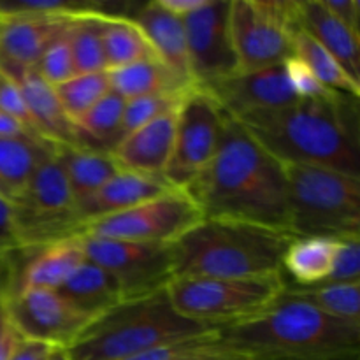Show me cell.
<instances>
[{
    "label": "cell",
    "mask_w": 360,
    "mask_h": 360,
    "mask_svg": "<svg viewBox=\"0 0 360 360\" xmlns=\"http://www.w3.org/2000/svg\"><path fill=\"white\" fill-rule=\"evenodd\" d=\"M183 192L197 204L204 218L288 232L285 165L229 115L217 153Z\"/></svg>",
    "instance_id": "1"
},
{
    "label": "cell",
    "mask_w": 360,
    "mask_h": 360,
    "mask_svg": "<svg viewBox=\"0 0 360 360\" xmlns=\"http://www.w3.org/2000/svg\"><path fill=\"white\" fill-rule=\"evenodd\" d=\"M357 102L343 94L299 98L238 122L283 165H319L360 178Z\"/></svg>",
    "instance_id": "2"
},
{
    "label": "cell",
    "mask_w": 360,
    "mask_h": 360,
    "mask_svg": "<svg viewBox=\"0 0 360 360\" xmlns=\"http://www.w3.org/2000/svg\"><path fill=\"white\" fill-rule=\"evenodd\" d=\"M217 345L246 360H360V323L326 315L285 287L262 313L218 329Z\"/></svg>",
    "instance_id": "3"
},
{
    "label": "cell",
    "mask_w": 360,
    "mask_h": 360,
    "mask_svg": "<svg viewBox=\"0 0 360 360\" xmlns=\"http://www.w3.org/2000/svg\"><path fill=\"white\" fill-rule=\"evenodd\" d=\"M292 238L276 229L204 218L174 243L176 278L278 276Z\"/></svg>",
    "instance_id": "4"
},
{
    "label": "cell",
    "mask_w": 360,
    "mask_h": 360,
    "mask_svg": "<svg viewBox=\"0 0 360 360\" xmlns=\"http://www.w3.org/2000/svg\"><path fill=\"white\" fill-rule=\"evenodd\" d=\"M217 330L179 315L165 288L146 297L125 299L98 315L65 350L70 360H123Z\"/></svg>",
    "instance_id": "5"
},
{
    "label": "cell",
    "mask_w": 360,
    "mask_h": 360,
    "mask_svg": "<svg viewBox=\"0 0 360 360\" xmlns=\"http://www.w3.org/2000/svg\"><path fill=\"white\" fill-rule=\"evenodd\" d=\"M294 238H360V178L319 165H285Z\"/></svg>",
    "instance_id": "6"
},
{
    "label": "cell",
    "mask_w": 360,
    "mask_h": 360,
    "mask_svg": "<svg viewBox=\"0 0 360 360\" xmlns=\"http://www.w3.org/2000/svg\"><path fill=\"white\" fill-rule=\"evenodd\" d=\"M283 274L266 278H176L167 295L179 315L211 329L259 315L285 292Z\"/></svg>",
    "instance_id": "7"
},
{
    "label": "cell",
    "mask_w": 360,
    "mask_h": 360,
    "mask_svg": "<svg viewBox=\"0 0 360 360\" xmlns=\"http://www.w3.org/2000/svg\"><path fill=\"white\" fill-rule=\"evenodd\" d=\"M297 0H231L229 30L238 70L264 69L292 56Z\"/></svg>",
    "instance_id": "8"
},
{
    "label": "cell",
    "mask_w": 360,
    "mask_h": 360,
    "mask_svg": "<svg viewBox=\"0 0 360 360\" xmlns=\"http://www.w3.org/2000/svg\"><path fill=\"white\" fill-rule=\"evenodd\" d=\"M13 204L21 250H37L58 239L77 236L76 202L55 148L37 165Z\"/></svg>",
    "instance_id": "9"
},
{
    "label": "cell",
    "mask_w": 360,
    "mask_h": 360,
    "mask_svg": "<svg viewBox=\"0 0 360 360\" xmlns=\"http://www.w3.org/2000/svg\"><path fill=\"white\" fill-rule=\"evenodd\" d=\"M227 112L202 88L192 86L176 111L174 144L164 178L172 188L185 190L204 171L220 146Z\"/></svg>",
    "instance_id": "10"
},
{
    "label": "cell",
    "mask_w": 360,
    "mask_h": 360,
    "mask_svg": "<svg viewBox=\"0 0 360 360\" xmlns=\"http://www.w3.org/2000/svg\"><path fill=\"white\" fill-rule=\"evenodd\" d=\"M202 220V211L183 190H171L122 213L88 221L77 229V234L115 241L174 245Z\"/></svg>",
    "instance_id": "11"
},
{
    "label": "cell",
    "mask_w": 360,
    "mask_h": 360,
    "mask_svg": "<svg viewBox=\"0 0 360 360\" xmlns=\"http://www.w3.org/2000/svg\"><path fill=\"white\" fill-rule=\"evenodd\" d=\"M86 259L108 271L123 297L137 299L165 290L176 278L174 245L115 241L81 236Z\"/></svg>",
    "instance_id": "12"
},
{
    "label": "cell",
    "mask_w": 360,
    "mask_h": 360,
    "mask_svg": "<svg viewBox=\"0 0 360 360\" xmlns=\"http://www.w3.org/2000/svg\"><path fill=\"white\" fill-rule=\"evenodd\" d=\"M231 0H206L202 7L181 18L193 86L211 84L238 72V60L229 30Z\"/></svg>",
    "instance_id": "13"
},
{
    "label": "cell",
    "mask_w": 360,
    "mask_h": 360,
    "mask_svg": "<svg viewBox=\"0 0 360 360\" xmlns=\"http://www.w3.org/2000/svg\"><path fill=\"white\" fill-rule=\"evenodd\" d=\"M4 309L23 340L55 348H69L91 322L90 316L74 308L58 290L46 288L16 290Z\"/></svg>",
    "instance_id": "14"
},
{
    "label": "cell",
    "mask_w": 360,
    "mask_h": 360,
    "mask_svg": "<svg viewBox=\"0 0 360 360\" xmlns=\"http://www.w3.org/2000/svg\"><path fill=\"white\" fill-rule=\"evenodd\" d=\"M202 90L213 95L220 108L236 120L276 111L299 101L288 83L283 63L248 72L238 70Z\"/></svg>",
    "instance_id": "15"
},
{
    "label": "cell",
    "mask_w": 360,
    "mask_h": 360,
    "mask_svg": "<svg viewBox=\"0 0 360 360\" xmlns=\"http://www.w3.org/2000/svg\"><path fill=\"white\" fill-rule=\"evenodd\" d=\"M70 18L0 14V74L20 83L37 69L42 55L65 32Z\"/></svg>",
    "instance_id": "16"
},
{
    "label": "cell",
    "mask_w": 360,
    "mask_h": 360,
    "mask_svg": "<svg viewBox=\"0 0 360 360\" xmlns=\"http://www.w3.org/2000/svg\"><path fill=\"white\" fill-rule=\"evenodd\" d=\"M171 190L176 188H172L164 178H155V176L122 169L97 192L77 204L76 211H74L77 229L88 221L122 213V211L139 206L146 200L157 199Z\"/></svg>",
    "instance_id": "17"
},
{
    "label": "cell",
    "mask_w": 360,
    "mask_h": 360,
    "mask_svg": "<svg viewBox=\"0 0 360 360\" xmlns=\"http://www.w3.org/2000/svg\"><path fill=\"white\" fill-rule=\"evenodd\" d=\"M176 111L178 109L165 112L123 137L111 150V155L120 167L125 171L164 178L174 144Z\"/></svg>",
    "instance_id": "18"
},
{
    "label": "cell",
    "mask_w": 360,
    "mask_h": 360,
    "mask_svg": "<svg viewBox=\"0 0 360 360\" xmlns=\"http://www.w3.org/2000/svg\"><path fill=\"white\" fill-rule=\"evenodd\" d=\"M32 252L34 253L28 255L23 262L21 259L23 250H21L16 290L21 288L58 290L86 262V253L79 234L58 239Z\"/></svg>",
    "instance_id": "19"
},
{
    "label": "cell",
    "mask_w": 360,
    "mask_h": 360,
    "mask_svg": "<svg viewBox=\"0 0 360 360\" xmlns=\"http://www.w3.org/2000/svg\"><path fill=\"white\" fill-rule=\"evenodd\" d=\"M299 28L330 53L360 83V37L326 9L322 0L299 2Z\"/></svg>",
    "instance_id": "20"
},
{
    "label": "cell",
    "mask_w": 360,
    "mask_h": 360,
    "mask_svg": "<svg viewBox=\"0 0 360 360\" xmlns=\"http://www.w3.org/2000/svg\"><path fill=\"white\" fill-rule=\"evenodd\" d=\"M25 104L28 108L34 132L42 141L55 146H74L79 144L76 129L63 111L56 91L46 83L37 70H30L21 77L20 83Z\"/></svg>",
    "instance_id": "21"
},
{
    "label": "cell",
    "mask_w": 360,
    "mask_h": 360,
    "mask_svg": "<svg viewBox=\"0 0 360 360\" xmlns=\"http://www.w3.org/2000/svg\"><path fill=\"white\" fill-rule=\"evenodd\" d=\"M134 20L146 35L157 58L186 83L193 84L192 76H190L188 51H186V37L181 18L167 13L155 0V2L146 4Z\"/></svg>",
    "instance_id": "22"
},
{
    "label": "cell",
    "mask_w": 360,
    "mask_h": 360,
    "mask_svg": "<svg viewBox=\"0 0 360 360\" xmlns=\"http://www.w3.org/2000/svg\"><path fill=\"white\" fill-rule=\"evenodd\" d=\"M55 153L65 172L76 206L97 192L116 172L122 171L111 151L74 144V146H55Z\"/></svg>",
    "instance_id": "23"
},
{
    "label": "cell",
    "mask_w": 360,
    "mask_h": 360,
    "mask_svg": "<svg viewBox=\"0 0 360 360\" xmlns=\"http://www.w3.org/2000/svg\"><path fill=\"white\" fill-rule=\"evenodd\" d=\"M58 292L74 308L90 316L91 320L125 301L118 281L108 271L88 259L58 288Z\"/></svg>",
    "instance_id": "24"
},
{
    "label": "cell",
    "mask_w": 360,
    "mask_h": 360,
    "mask_svg": "<svg viewBox=\"0 0 360 360\" xmlns=\"http://www.w3.org/2000/svg\"><path fill=\"white\" fill-rule=\"evenodd\" d=\"M338 243L333 238H292L283 257V278L294 287L327 283ZM288 285V283H287Z\"/></svg>",
    "instance_id": "25"
},
{
    "label": "cell",
    "mask_w": 360,
    "mask_h": 360,
    "mask_svg": "<svg viewBox=\"0 0 360 360\" xmlns=\"http://www.w3.org/2000/svg\"><path fill=\"white\" fill-rule=\"evenodd\" d=\"M53 148L55 144L32 136L0 137V186L11 202L21 195L37 165Z\"/></svg>",
    "instance_id": "26"
},
{
    "label": "cell",
    "mask_w": 360,
    "mask_h": 360,
    "mask_svg": "<svg viewBox=\"0 0 360 360\" xmlns=\"http://www.w3.org/2000/svg\"><path fill=\"white\" fill-rule=\"evenodd\" d=\"M108 72L111 90L122 95L125 101L144 97V95L186 91L193 86L172 72L158 58L139 60Z\"/></svg>",
    "instance_id": "27"
},
{
    "label": "cell",
    "mask_w": 360,
    "mask_h": 360,
    "mask_svg": "<svg viewBox=\"0 0 360 360\" xmlns=\"http://www.w3.org/2000/svg\"><path fill=\"white\" fill-rule=\"evenodd\" d=\"M102 48L108 70L139 60L157 58L136 20L118 14H102Z\"/></svg>",
    "instance_id": "28"
},
{
    "label": "cell",
    "mask_w": 360,
    "mask_h": 360,
    "mask_svg": "<svg viewBox=\"0 0 360 360\" xmlns=\"http://www.w3.org/2000/svg\"><path fill=\"white\" fill-rule=\"evenodd\" d=\"M127 101L116 91L105 94L81 118L74 122L79 144L95 150L111 151L120 139Z\"/></svg>",
    "instance_id": "29"
},
{
    "label": "cell",
    "mask_w": 360,
    "mask_h": 360,
    "mask_svg": "<svg viewBox=\"0 0 360 360\" xmlns=\"http://www.w3.org/2000/svg\"><path fill=\"white\" fill-rule=\"evenodd\" d=\"M292 55L301 60L329 90L350 97H360L359 81H355L327 49H323L301 28H297L292 35Z\"/></svg>",
    "instance_id": "30"
},
{
    "label": "cell",
    "mask_w": 360,
    "mask_h": 360,
    "mask_svg": "<svg viewBox=\"0 0 360 360\" xmlns=\"http://www.w3.org/2000/svg\"><path fill=\"white\" fill-rule=\"evenodd\" d=\"M102 11L94 9L69 20L67 39L72 51L76 74L108 70L102 48Z\"/></svg>",
    "instance_id": "31"
},
{
    "label": "cell",
    "mask_w": 360,
    "mask_h": 360,
    "mask_svg": "<svg viewBox=\"0 0 360 360\" xmlns=\"http://www.w3.org/2000/svg\"><path fill=\"white\" fill-rule=\"evenodd\" d=\"M285 287L290 294L309 302L326 315L360 323V281L323 283L316 287H294L285 283Z\"/></svg>",
    "instance_id": "32"
},
{
    "label": "cell",
    "mask_w": 360,
    "mask_h": 360,
    "mask_svg": "<svg viewBox=\"0 0 360 360\" xmlns=\"http://www.w3.org/2000/svg\"><path fill=\"white\" fill-rule=\"evenodd\" d=\"M53 88H55L56 97H58L63 111L74 123L91 105L97 104L105 94L111 91V83H109L108 70H101V72L76 74L70 79L63 81Z\"/></svg>",
    "instance_id": "33"
},
{
    "label": "cell",
    "mask_w": 360,
    "mask_h": 360,
    "mask_svg": "<svg viewBox=\"0 0 360 360\" xmlns=\"http://www.w3.org/2000/svg\"><path fill=\"white\" fill-rule=\"evenodd\" d=\"M186 91L144 95V97H137V98H130V101H127L125 111H123L122 127H120L118 143L123 139V137L129 136L130 132L139 129V127L153 122V120H157L158 116L165 115V112H171L174 111V109H178L179 102H181L183 95H185Z\"/></svg>",
    "instance_id": "34"
},
{
    "label": "cell",
    "mask_w": 360,
    "mask_h": 360,
    "mask_svg": "<svg viewBox=\"0 0 360 360\" xmlns=\"http://www.w3.org/2000/svg\"><path fill=\"white\" fill-rule=\"evenodd\" d=\"M69 25V23H67ZM39 76L51 86L63 83V81L70 79L76 76V67H74L72 51H70L69 39H67V28L60 37L49 44L42 55L41 62H39L37 69Z\"/></svg>",
    "instance_id": "35"
},
{
    "label": "cell",
    "mask_w": 360,
    "mask_h": 360,
    "mask_svg": "<svg viewBox=\"0 0 360 360\" xmlns=\"http://www.w3.org/2000/svg\"><path fill=\"white\" fill-rule=\"evenodd\" d=\"M213 347H217V333L204 334V336L179 341V343L162 345V347L141 352V354L132 355V357H127L123 360H183L190 357V355L210 350Z\"/></svg>",
    "instance_id": "36"
},
{
    "label": "cell",
    "mask_w": 360,
    "mask_h": 360,
    "mask_svg": "<svg viewBox=\"0 0 360 360\" xmlns=\"http://www.w3.org/2000/svg\"><path fill=\"white\" fill-rule=\"evenodd\" d=\"M283 65L288 77V83H290L292 90H294L295 97L297 98H322L336 94V91L323 86L319 81V77H316L301 60L295 58L294 55L288 56L283 62Z\"/></svg>",
    "instance_id": "37"
},
{
    "label": "cell",
    "mask_w": 360,
    "mask_h": 360,
    "mask_svg": "<svg viewBox=\"0 0 360 360\" xmlns=\"http://www.w3.org/2000/svg\"><path fill=\"white\" fill-rule=\"evenodd\" d=\"M359 238L340 239L334 257V266L327 283H354L360 281Z\"/></svg>",
    "instance_id": "38"
},
{
    "label": "cell",
    "mask_w": 360,
    "mask_h": 360,
    "mask_svg": "<svg viewBox=\"0 0 360 360\" xmlns=\"http://www.w3.org/2000/svg\"><path fill=\"white\" fill-rule=\"evenodd\" d=\"M0 111L4 115L11 116L13 120H16L23 129H27L32 136L39 137L34 132V127H32L30 115H28V108L25 104L23 94H21V88L16 81L9 79V77L2 76L0 74ZM41 139V137H39Z\"/></svg>",
    "instance_id": "39"
},
{
    "label": "cell",
    "mask_w": 360,
    "mask_h": 360,
    "mask_svg": "<svg viewBox=\"0 0 360 360\" xmlns=\"http://www.w3.org/2000/svg\"><path fill=\"white\" fill-rule=\"evenodd\" d=\"M21 250H0V308L14 294Z\"/></svg>",
    "instance_id": "40"
},
{
    "label": "cell",
    "mask_w": 360,
    "mask_h": 360,
    "mask_svg": "<svg viewBox=\"0 0 360 360\" xmlns=\"http://www.w3.org/2000/svg\"><path fill=\"white\" fill-rule=\"evenodd\" d=\"M0 250H21L14 204L0 193Z\"/></svg>",
    "instance_id": "41"
},
{
    "label": "cell",
    "mask_w": 360,
    "mask_h": 360,
    "mask_svg": "<svg viewBox=\"0 0 360 360\" xmlns=\"http://www.w3.org/2000/svg\"><path fill=\"white\" fill-rule=\"evenodd\" d=\"M326 9L336 16L345 27L360 37V2L359 0H322Z\"/></svg>",
    "instance_id": "42"
},
{
    "label": "cell",
    "mask_w": 360,
    "mask_h": 360,
    "mask_svg": "<svg viewBox=\"0 0 360 360\" xmlns=\"http://www.w3.org/2000/svg\"><path fill=\"white\" fill-rule=\"evenodd\" d=\"M23 338L11 323L6 309L0 308V360H9Z\"/></svg>",
    "instance_id": "43"
},
{
    "label": "cell",
    "mask_w": 360,
    "mask_h": 360,
    "mask_svg": "<svg viewBox=\"0 0 360 360\" xmlns=\"http://www.w3.org/2000/svg\"><path fill=\"white\" fill-rule=\"evenodd\" d=\"M55 347H49L46 343L32 340H21L16 350L13 352L9 360H46L51 355Z\"/></svg>",
    "instance_id": "44"
},
{
    "label": "cell",
    "mask_w": 360,
    "mask_h": 360,
    "mask_svg": "<svg viewBox=\"0 0 360 360\" xmlns=\"http://www.w3.org/2000/svg\"><path fill=\"white\" fill-rule=\"evenodd\" d=\"M160 7L178 18H185L204 6L206 0H157Z\"/></svg>",
    "instance_id": "45"
},
{
    "label": "cell",
    "mask_w": 360,
    "mask_h": 360,
    "mask_svg": "<svg viewBox=\"0 0 360 360\" xmlns=\"http://www.w3.org/2000/svg\"><path fill=\"white\" fill-rule=\"evenodd\" d=\"M20 136H32V134L28 132L27 129H23L16 120H13L11 116L4 115V112L0 111V137H20Z\"/></svg>",
    "instance_id": "46"
},
{
    "label": "cell",
    "mask_w": 360,
    "mask_h": 360,
    "mask_svg": "<svg viewBox=\"0 0 360 360\" xmlns=\"http://www.w3.org/2000/svg\"><path fill=\"white\" fill-rule=\"evenodd\" d=\"M183 360H246V359L239 357V355L236 354H231V352L224 350V348H220L217 345V347L210 348V350L200 352V354H195V355H190V357Z\"/></svg>",
    "instance_id": "47"
},
{
    "label": "cell",
    "mask_w": 360,
    "mask_h": 360,
    "mask_svg": "<svg viewBox=\"0 0 360 360\" xmlns=\"http://www.w3.org/2000/svg\"><path fill=\"white\" fill-rule=\"evenodd\" d=\"M46 360H70V359L69 355H67L65 348H55V350L51 352V355H49Z\"/></svg>",
    "instance_id": "48"
},
{
    "label": "cell",
    "mask_w": 360,
    "mask_h": 360,
    "mask_svg": "<svg viewBox=\"0 0 360 360\" xmlns=\"http://www.w3.org/2000/svg\"><path fill=\"white\" fill-rule=\"evenodd\" d=\"M0 193H2V195H4V190H2V186H0ZM4 197H6V195H4Z\"/></svg>",
    "instance_id": "49"
}]
</instances>
